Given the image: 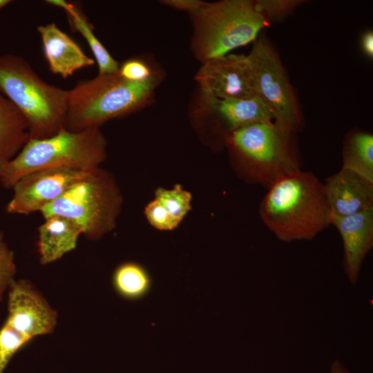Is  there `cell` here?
Returning a JSON list of instances; mask_svg holds the SVG:
<instances>
[{"mask_svg": "<svg viewBox=\"0 0 373 373\" xmlns=\"http://www.w3.org/2000/svg\"><path fill=\"white\" fill-rule=\"evenodd\" d=\"M267 190L260 215L280 240H311L330 225L323 184L312 173L298 171Z\"/></svg>", "mask_w": 373, "mask_h": 373, "instance_id": "6da1fadb", "label": "cell"}, {"mask_svg": "<svg viewBox=\"0 0 373 373\" xmlns=\"http://www.w3.org/2000/svg\"><path fill=\"white\" fill-rule=\"evenodd\" d=\"M160 71L144 82L123 79L117 71L79 81L68 90L66 128L80 131L133 113L153 102Z\"/></svg>", "mask_w": 373, "mask_h": 373, "instance_id": "7a4b0ae2", "label": "cell"}, {"mask_svg": "<svg viewBox=\"0 0 373 373\" xmlns=\"http://www.w3.org/2000/svg\"><path fill=\"white\" fill-rule=\"evenodd\" d=\"M0 93L25 116L30 139L47 138L66 128L68 90L44 81L23 57L0 55Z\"/></svg>", "mask_w": 373, "mask_h": 373, "instance_id": "3957f363", "label": "cell"}, {"mask_svg": "<svg viewBox=\"0 0 373 373\" xmlns=\"http://www.w3.org/2000/svg\"><path fill=\"white\" fill-rule=\"evenodd\" d=\"M189 18L191 52L201 64L254 41L260 30L269 26L252 0L205 1Z\"/></svg>", "mask_w": 373, "mask_h": 373, "instance_id": "277c9868", "label": "cell"}, {"mask_svg": "<svg viewBox=\"0 0 373 373\" xmlns=\"http://www.w3.org/2000/svg\"><path fill=\"white\" fill-rule=\"evenodd\" d=\"M106 157V142L99 127L80 131L64 128L53 136L30 139L9 161L0 177L3 187L12 188L25 175L42 169L66 167L84 171L98 168Z\"/></svg>", "mask_w": 373, "mask_h": 373, "instance_id": "5b68a950", "label": "cell"}, {"mask_svg": "<svg viewBox=\"0 0 373 373\" xmlns=\"http://www.w3.org/2000/svg\"><path fill=\"white\" fill-rule=\"evenodd\" d=\"M294 134L273 121L255 123L233 132L226 146L251 180L269 189L281 178L301 170Z\"/></svg>", "mask_w": 373, "mask_h": 373, "instance_id": "8992f818", "label": "cell"}, {"mask_svg": "<svg viewBox=\"0 0 373 373\" xmlns=\"http://www.w3.org/2000/svg\"><path fill=\"white\" fill-rule=\"evenodd\" d=\"M119 202L112 181L97 168L40 212L44 218L69 219L85 237L96 240L113 227Z\"/></svg>", "mask_w": 373, "mask_h": 373, "instance_id": "52a82bcc", "label": "cell"}, {"mask_svg": "<svg viewBox=\"0 0 373 373\" xmlns=\"http://www.w3.org/2000/svg\"><path fill=\"white\" fill-rule=\"evenodd\" d=\"M256 95L270 112L274 123L292 133L303 126L298 99L278 53L268 39L257 37L247 55Z\"/></svg>", "mask_w": 373, "mask_h": 373, "instance_id": "ba28073f", "label": "cell"}, {"mask_svg": "<svg viewBox=\"0 0 373 373\" xmlns=\"http://www.w3.org/2000/svg\"><path fill=\"white\" fill-rule=\"evenodd\" d=\"M93 170L57 167L30 172L12 186L13 195L6 207V212L29 214L40 211Z\"/></svg>", "mask_w": 373, "mask_h": 373, "instance_id": "9c48e42d", "label": "cell"}, {"mask_svg": "<svg viewBox=\"0 0 373 373\" xmlns=\"http://www.w3.org/2000/svg\"><path fill=\"white\" fill-rule=\"evenodd\" d=\"M195 80L198 88L218 99L257 97L251 66L243 54L229 53L202 63Z\"/></svg>", "mask_w": 373, "mask_h": 373, "instance_id": "30bf717a", "label": "cell"}, {"mask_svg": "<svg viewBox=\"0 0 373 373\" xmlns=\"http://www.w3.org/2000/svg\"><path fill=\"white\" fill-rule=\"evenodd\" d=\"M191 115L211 118L221 131L227 144L236 130L255 123L273 121L272 116L258 97L248 99H222L210 95L199 88L190 102Z\"/></svg>", "mask_w": 373, "mask_h": 373, "instance_id": "8fae6325", "label": "cell"}, {"mask_svg": "<svg viewBox=\"0 0 373 373\" xmlns=\"http://www.w3.org/2000/svg\"><path fill=\"white\" fill-rule=\"evenodd\" d=\"M57 314L28 280H13L8 289L6 322L30 339L53 332Z\"/></svg>", "mask_w": 373, "mask_h": 373, "instance_id": "7c38bea8", "label": "cell"}, {"mask_svg": "<svg viewBox=\"0 0 373 373\" xmlns=\"http://www.w3.org/2000/svg\"><path fill=\"white\" fill-rule=\"evenodd\" d=\"M343 244L344 271L352 284L358 280L363 262L373 247V209L346 216H330Z\"/></svg>", "mask_w": 373, "mask_h": 373, "instance_id": "4fadbf2b", "label": "cell"}, {"mask_svg": "<svg viewBox=\"0 0 373 373\" xmlns=\"http://www.w3.org/2000/svg\"><path fill=\"white\" fill-rule=\"evenodd\" d=\"M323 187L330 216L373 209V182L352 171L341 168L325 180Z\"/></svg>", "mask_w": 373, "mask_h": 373, "instance_id": "5bb4252c", "label": "cell"}, {"mask_svg": "<svg viewBox=\"0 0 373 373\" xmlns=\"http://www.w3.org/2000/svg\"><path fill=\"white\" fill-rule=\"evenodd\" d=\"M37 31L52 73L66 78L75 71L95 64L94 59L87 56L77 44L55 23L39 26Z\"/></svg>", "mask_w": 373, "mask_h": 373, "instance_id": "9a60e30c", "label": "cell"}, {"mask_svg": "<svg viewBox=\"0 0 373 373\" xmlns=\"http://www.w3.org/2000/svg\"><path fill=\"white\" fill-rule=\"evenodd\" d=\"M40 262L49 264L76 248L81 229L72 220L59 216L45 218L39 227Z\"/></svg>", "mask_w": 373, "mask_h": 373, "instance_id": "2e32d148", "label": "cell"}, {"mask_svg": "<svg viewBox=\"0 0 373 373\" xmlns=\"http://www.w3.org/2000/svg\"><path fill=\"white\" fill-rule=\"evenodd\" d=\"M30 140L26 118L0 93V157L7 161L12 160Z\"/></svg>", "mask_w": 373, "mask_h": 373, "instance_id": "e0dca14e", "label": "cell"}, {"mask_svg": "<svg viewBox=\"0 0 373 373\" xmlns=\"http://www.w3.org/2000/svg\"><path fill=\"white\" fill-rule=\"evenodd\" d=\"M46 2L66 11L71 29L79 32L87 41L97 61L99 75L114 73L118 70L119 64L98 40L92 25L78 7L63 0H48Z\"/></svg>", "mask_w": 373, "mask_h": 373, "instance_id": "ac0fdd59", "label": "cell"}, {"mask_svg": "<svg viewBox=\"0 0 373 373\" xmlns=\"http://www.w3.org/2000/svg\"><path fill=\"white\" fill-rule=\"evenodd\" d=\"M342 168L352 171L373 182V135L354 131L345 139Z\"/></svg>", "mask_w": 373, "mask_h": 373, "instance_id": "d6986e66", "label": "cell"}, {"mask_svg": "<svg viewBox=\"0 0 373 373\" xmlns=\"http://www.w3.org/2000/svg\"><path fill=\"white\" fill-rule=\"evenodd\" d=\"M113 285L119 296L134 300L149 294L152 280L142 266L130 262L122 264L115 269L113 276Z\"/></svg>", "mask_w": 373, "mask_h": 373, "instance_id": "ffe728a7", "label": "cell"}, {"mask_svg": "<svg viewBox=\"0 0 373 373\" xmlns=\"http://www.w3.org/2000/svg\"><path fill=\"white\" fill-rule=\"evenodd\" d=\"M156 200L178 222H180L191 209V195L175 185L171 190L158 189L155 192Z\"/></svg>", "mask_w": 373, "mask_h": 373, "instance_id": "44dd1931", "label": "cell"}, {"mask_svg": "<svg viewBox=\"0 0 373 373\" xmlns=\"http://www.w3.org/2000/svg\"><path fill=\"white\" fill-rule=\"evenodd\" d=\"M30 340L5 322L0 329V373H4L15 353Z\"/></svg>", "mask_w": 373, "mask_h": 373, "instance_id": "7402d4cb", "label": "cell"}, {"mask_svg": "<svg viewBox=\"0 0 373 373\" xmlns=\"http://www.w3.org/2000/svg\"><path fill=\"white\" fill-rule=\"evenodd\" d=\"M254 8L269 23L281 21L296 8L307 2L305 0H252Z\"/></svg>", "mask_w": 373, "mask_h": 373, "instance_id": "603a6c76", "label": "cell"}, {"mask_svg": "<svg viewBox=\"0 0 373 373\" xmlns=\"http://www.w3.org/2000/svg\"><path fill=\"white\" fill-rule=\"evenodd\" d=\"M14 252L8 247L0 233V302L9 289L16 273Z\"/></svg>", "mask_w": 373, "mask_h": 373, "instance_id": "cb8c5ba5", "label": "cell"}, {"mask_svg": "<svg viewBox=\"0 0 373 373\" xmlns=\"http://www.w3.org/2000/svg\"><path fill=\"white\" fill-rule=\"evenodd\" d=\"M160 70H154L140 58H131L119 64L117 73L131 82H144L153 77Z\"/></svg>", "mask_w": 373, "mask_h": 373, "instance_id": "d4e9b609", "label": "cell"}, {"mask_svg": "<svg viewBox=\"0 0 373 373\" xmlns=\"http://www.w3.org/2000/svg\"><path fill=\"white\" fill-rule=\"evenodd\" d=\"M144 213L151 224L159 230H172L180 223L156 199L146 206Z\"/></svg>", "mask_w": 373, "mask_h": 373, "instance_id": "484cf974", "label": "cell"}, {"mask_svg": "<svg viewBox=\"0 0 373 373\" xmlns=\"http://www.w3.org/2000/svg\"><path fill=\"white\" fill-rule=\"evenodd\" d=\"M160 3L189 14L198 10L205 1L201 0H161Z\"/></svg>", "mask_w": 373, "mask_h": 373, "instance_id": "4316f807", "label": "cell"}, {"mask_svg": "<svg viewBox=\"0 0 373 373\" xmlns=\"http://www.w3.org/2000/svg\"><path fill=\"white\" fill-rule=\"evenodd\" d=\"M361 46L364 53L369 57L373 56V34L368 30L364 33L361 39Z\"/></svg>", "mask_w": 373, "mask_h": 373, "instance_id": "83f0119b", "label": "cell"}, {"mask_svg": "<svg viewBox=\"0 0 373 373\" xmlns=\"http://www.w3.org/2000/svg\"><path fill=\"white\" fill-rule=\"evenodd\" d=\"M329 373H351L350 371L338 360H335L330 366Z\"/></svg>", "mask_w": 373, "mask_h": 373, "instance_id": "f1b7e54d", "label": "cell"}, {"mask_svg": "<svg viewBox=\"0 0 373 373\" xmlns=\"http://www.w3.org/2000/svg\"><path fill=\"white\" fill-rule=\"evenodd\" d=\"M8 162L0 157V177L5 173Z\"/></svg>", "mask_w": 373, "mask_h": 373, "instance_id": "f546056e", "label": "cell"}, {"mask_svg": "<svg viewBox=\"0 0 373 373\" xmlns=\"http://www.w3.org/2000/svg\"><path fill=\"white\" fill-rule=\"evenodd\" d=\"M12 1L10 0H0V10L3 7L9 4Z\"/></svg>", "mask_w": 373, "mask_h": 373, "instance_id": "4dcf8cb0", "label": "cell"}]
</instances>
